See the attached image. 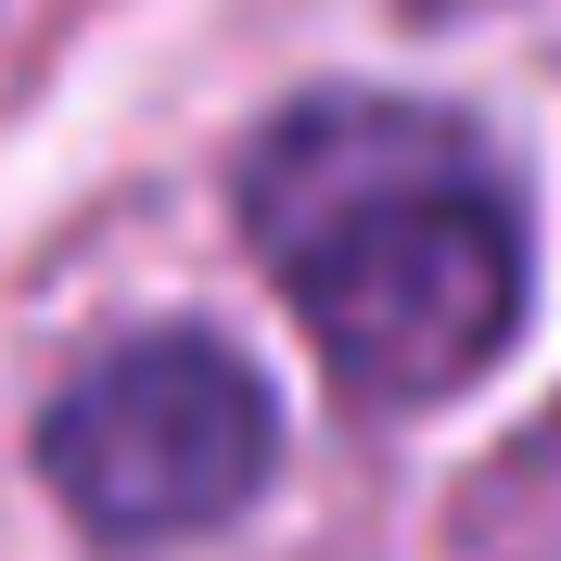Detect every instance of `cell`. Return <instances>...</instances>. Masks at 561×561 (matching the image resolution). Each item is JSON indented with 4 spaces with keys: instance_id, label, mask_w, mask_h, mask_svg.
I'll return each mask as SVG.
<instances>
[{
    "instance_id": "6da1fadb",
    "label": "cell",
    "mask_w": 561,
    "mask_h": 561,
    "mask_svg": "<svg viewBox=\"0 0 561 561\" xmlns=\"http://www.w3.org/2000/svg\"><path fill=\"white\" fill-rule=\"evenodd\" d=\"M243 217L357 409H434L524 319V217L485 140L421 103H307L255 140Z\"/></svg>"
},
{
    "instance_id": "7a4b0ae2",
    "label": "cell",
    "mask_w": 561,
    "mask_h": 561,
    "mask_svg": "<svg viewBox=\"0 0 561 561\" xmlns=\"http://www.w3.org/2000/svg\"><path fill=\"white\" fill-rule=\"evenodd\" d=\"M268 383L217 332H140V345L90 357L51 421H38V472L90 536L115 549H167V536L230 524L268 485Z\"/></svg>"
}]
</instances>
